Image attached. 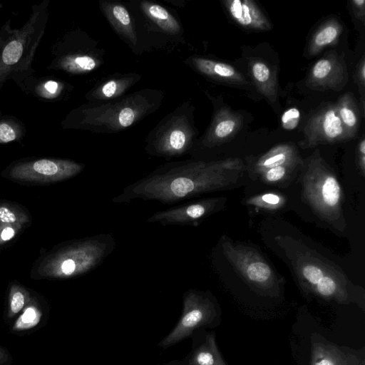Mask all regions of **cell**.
Listing matches in <instances>:
<instances>
[{"mask_svg": "<svg viewBox=\"0 0 365 365\" xmlns=\"http://www.w3.org/2000/svg\"><path fill=\"white\" fill-rule=\"evenodd\" d=\"M299 165H302V163H288L272 168L263 172L257 179L266 184L279 185L289 180Z\"/></svg>", "mask_w": 365, "mask_h": 365, "instance_id": "cell-26", "label": "cell"}, {"mask_svg": "<svg viewBox=\"0 0 365 365\" xmlns=\"http://www.w3.org/2000/svg\"><path fill=\"white\" fill-rule=\"evenodd\" d=\"M300 116V112L297 108L287 109L281 117L282 127L287 130L294 129L299 123Z\"/></svg>", "mask_w": 365, "mask_h": 365, "instance_id": "cell-31", "label": "cell"}, {"mask_svg": "<svg viewBox=\"0 0 365 365\" xmlns=\"http://www.w3.org/2000/svg\"><path fill=\"white\" fill-rule=\"evenodd\" d=\"M302 163L298 150L291 144H279L258 158L248 167L250 178L257 180L265 170L282 165Z\"/></svg>", "mask_w": 365, "mask_h": 365, "instance_id": "cell-17", "label": "cell"}, {"mask_svg": "<svg viewBox=\"0 0 365 365\" xmlns=\"http://www.w3.org/2000/svg\"><path fill=\"white\" fill-rule=\"evenodd\" d=\"M8 359V354L6 351L0 346V364L5 363Z\"/></svg>", "mask_w": 365, "mask_h": 365, "instance_id": "cell-38", "label": "cell"}, {"mask_svg": "<svg viewBox=\"0 0 365 365\" xmlns=\"http://www.w3.org/2000/svg\"><path fill=\"white\" fill-rule=\"evenodd\" d=\"M16 138L14 130L7 124H0V140L4 143L12 141Z\"/></svg>", "mask_w": 365, "mask_h": 365, "instance_id": "cell-35", "label": "cell"}, {"mask_svg": "<svg viewBox=\"0 0 365 365\" xmlns=\"http://www.w3.org/2000/svg\"><path fill=\"white\" fill-rule=\"evenodd\" d=\"M192 114L187 102L163 118L148 135L147 153L169 160L190 153L196 136Z\"/></svg>", "mask_w": 365, "mask_h": 365, "instance_id": "cell-6", "label": "cell"}, {"mask_svg": "<svg viewBox=\"0 0 365 365\" xmlns=\"http://www.w3.org/2000/svg\"><path fill=\"white\" fill-rule=\"evenodd\" d=\"M115 247V238L110 233L71 240L51 251L39 263L36 272L41 278L79 277L98 267Z\"/></svg>", "mask_w": 365, "mask_h": 365, "instance_id": "cell-3", "label": "cell"}, {"mask_svg": "<svg viewBox=\"0 0 365 365\" xmlns=\"http://www.w3.org/2000/svg\"><path fill=\"white\" fill-rule=\"evenodd\" d=\"M220 245L226 259L254 291L265 296H279V280L261 253L226 237L222 238Z\"/></svg>", "mask_w": 365, "mask_h": 365, "instance_id": "cell-7", "label": "cell"}, {"mask_svg": "<svg viewBox=\"0 0 365 365\" xmlns=\"http://www.w3.org/2000/svg\"><path fill=\"white\" fill-rule=\"evenodd\" d=\"M357 164L361 174L364 175L365 173V153L357 151Z\"/></svg>", "mask_w": 365, "mask_h": 365, "instance_id": "cell-36", "label": "cell"}, {"mask_svg": "<svg viewBox=\"0 0 365 365\" xmlns=\"http://www.w3.org/2000/svg\"><path fill=\"white\" fill-rule=\"evenodd\" d=\"M348 81L344 58L335 53H329L312 66L307 85L314 90H339Z\"/></svg>", "mask_w": 365, "mask_h": 365, "instance_id": "cell-13", "label": "cell"}, {"mask_svg": "<svg viewBox=\"0 0 365 365\" xmlns=\"http://www.w3.org/2000/svg\"><path fill=\"white\" fill-rule=\"evenodd\" d=\"M162 365H185V364L182 362V361L173 360L168 363L163 364Z\"/></svg>", "mask_w": 365, "mask_h": 365, "instance_id": "cell-39", "label": "cell"}, {"mask_svg": "<svg viewBox=\"0 0 365 365\" xmlns=\"http://www.w3.org/2000/svg\"><path fill=\"white\" fill-rule=\"evenodd\" d=\"M25 227L19 225L0 224V246L13 240Z\"/></svg>", "mask_w": 365, "mask_h": 365, "instance_id": "cell-32", "label": "cell"}, {"mask_svg": "<svg viewBox=\"0 0 365 365\" xmlns=\"http://www.w3.org/2000/svg\"><path fill=\"white\" fill-rule=\"evenodd\" d=\"M356 81L358 86L362 89L364 88L365 85V59L362 57L356 66Z\"/></svg>", "mask_w": 365, "mask_h": 365, "instance_id": "cell-34", "label": "cell"}, {"mask_svg": "<svg viewBox=\"0 0 365 365\" xmlns=\"http://www.w3.org/2000/svg\"><path fill=\"white\" fill-rule=\"evenodd\" d=\"M220 317L218 304L209 291L188 289L182 295V312L171 331L158 346L168 349L188 339L197 331L213 327Z\"/></svg>", "mask_w": 365, "mask_h": 365, "instance_id": "cell-8", "label": "cell"}, {"mask_svg": "<svg viewBox=\"0 0 365 365\" xmlns=\"http://www.w3.org/2000/svg\"><path fill=\"white\" fill-rule=\"evenodd\" d=\"M191 337L192 349L181 360L185 365H227L218 349L215 333L202 334L199 330Z\"/></svg>", "mask_w": 365, "mask_h": 365, "instance_id": "cell-15", "label": "cell"}, {"mask_svg": "<svg viewBox=\"0 0 365 365\" xmlns=\"http://www.w3.org/2000/svg\"><path fill=\"white\" fill-rule=\"evenodd\" d=\"M29 291L24 287L13 284L9 289L8 316L14 317L24 309L30 302Z\"/></svg>", "mask_w": 365, "mask_h": 365, "instance_id": "cell-27", "label": "cell"}, {"mask_svg": "<svg viewBox=\"0 0 365 365\" xmlns=\"http://www.w3.org/2000/svg\"><path fill=\"white\" fill-rule=\"evenodd\" d=\"M141 7L146 16L162 30L170 34H177L180 32V24L164 7L148 1H143Z\"/></svg>", "mask_w": 365, "mask_h": 365, "instance_id": "cell-24", "label": "cell"}, {"mask_svg": "<svg viewBox=\"0 0 365 365\" xmlns=\"http://www.w3.org/2000/svg\"><path fill=\"white\" fill-rule=\"evenodd\" d=\"M186 62L200 73L215 80L237 85L250 84L241 73L228 63L201 57H191Z\"/></svg>", "mask_w": 365, "mask_h": 365, "instance_id": "cell-18", "label": "cell"}, {"mask_svg": "<svg viewBox=\"0 0 365 365\" xmlns=\"http://www.w3.org/2000/svg\"><path fill=\"white\" fill-rule=\"evenodd\" d=\"M242 117L227 108H220L215 113L212 121L199 145L212 148L232 138L241 128Z\"/></svg>", "mask_w": 365, "mask_h": 365, "instance_id": "cell-14", "label": "cell"}, {"mask_svg": "<svg viewBox=\"0 0 365 365\" xmlns=\"http://www.w3.org/2000/svg\"><path fill=\"white\" fill-rule=\"evenodd\" d=\"M223 4L232 19L241 26L268 31L272 24L259 7L251 0H225Z\"/></svg>", "mask_w": 365, "mask_h": 365, "instance_id": "cell-16", "label": "cell"}, {"mask_svg": "<svg viewBox=\"0 0 365 365\" xmlns=\"http://www.w3.org/2000/svg\"><path fill=\"white\" fill-rule=\"evenodd\" d=\"M101 9L117 34L130 46H136V33L128 10L110 2H101Z\"/></svg>", "mask_w": 365, "mask_h": 365, "instance_id": "cell-19", "label": "cell"}, {"mask_svg": "<svg viewBox=\"0 0 365 365\" xmlns=\"http://www.w3.org/2000/svg\"><path fill=\"white\" fill-rule=\"evenodd\" d=\"M83 169V164L70 160L40 159L14 165L7 178L19 182L53 183L73 178Z\"/></svg>", "mask_w": 365, "mask_h": 365, "instance_id": "cell-9", "label": "cell"}, {"mask_svg": "<svg viewBox=\"0 0 365 365\" xmlns=\"http://www.w3.org/2000/svg\"><path fill=\"white\" fill-rule=\"evenodd\" d=\"M291 259L299 284L307 293L341 304L355 303L364 309V290L329 261L309 249L297 251Z\"/></svg>", "mask_w": 365, "mask_h": 365, "instance_id": "cell-2", "label": "cell"}, {"mask_svg": "<svg viewBox=\"0 0 365 365\" xmlns=\"http://www.w3.org/2000/svg\"><path fill=\"white\" fill-rule=\"evenodd\" d=\"M302 165L304 198L321 219L343 232L346 226L343 192L336 176L321 157L311 156Z\"/></svg>", "mask_w": 365, "mask_h": 365, "instance_id": "cell-5", "label": "cell"}, {"mask_svg": "<svg viewBox=\"0 0 365 365\" xmlns=\"http://www.w3.org/2000/svg\"><path fill=\"white\" fill-rule=\"evenodd\" d=\"M22 53V46L20 42L13 41L4 48L2 59L6 64L11 65L17 62Z\"/></svg>", "mask_w": 365, "mask_h": 365, "instance_id": "cell-30", "label": "cell"}, {"mask_svg": "<svg viewBox=\"0 0 365 365\" xmlns=\"http://www.w3.org/2000/svg\"><path fill=\"white\" fill-rule=\"evenodd\" d=\"M342 26L335 19H329L324 23L312 35L308 52L310 55H316L324 48L335 44L341 34Z\"/></svg>", "mask_w": 365, "mask_h": 365, "instance_id": "cell-23", "label": "cell"}, {"mask_svg": "<svg viewBox=\"0 0 365 365\" xmlns=\"http://www.w3.org/2000/svg\"><path fill=\"white\" fill-rule=\"evenodd\" d=\"M250 71L258 91L271 103L277 96V81L274 70L265 62L253 60L250 63Z\"/></svg>", "mask_w": 365, "mask_h": 365, "instance_id": "cell-21", "label": "cell"}, {"mask_svg": "<svg viewBox=\"0 0 365 365\" xmlns=\"http://www.w3.org/2000/svg\"><path fill=\"white\" fill-rule=\"evenodd\" d=\"M310 365H365V349L340 346L314 334L311 337Z\"/></svg>", "mask_w": 365, "mask_h": 365, "instance_id": "cell-12", "label": "cell"}, {"mask_svg": "<svg viewBox=\"0 0 365 365\" xmlns=\"http://www.w3.org/2000/svg\"><path fill=\"white\" fill-rule=\"evenodd\" d=\"M40 318L39 310L33 305L29 306L16 322L14 329L16 330L30 329L38 323Z\"/></svg>", "mask_w": 365, "mask_h": 365, "instance_id": "cell-29", "label": "cell"}, {"mask_svg": "<svg viewBox=\"0 0 365 365\" xmlns=\"http://www.w3.org/2000/svg\"><path fill=\"white\" fill-rule=\"evenodd\" d=\"M30 222L29 214L19 205L9 202H0V224L26 227Z\"/></svg>", "mask_w": 365, "mask_h": 365, "instance_id": "cell-25", "label": "cell"}, {"mask_svg": "<svg viewBox=\"0 0 365 365\" xmlns=\"http://www.w3.org/2000/svg\"><path fill=\"white\" fill-rule=\"evenodd\" d=\"M140 78V76L137 73L118 75L91 89L88 93V98L91 102H96L120 98Z\"/></svg>", "mask_w": 365, "mask_h": 365, "instance_id": "cell-20", "label": "cell"}, {"mask_svg": "<svg viewBox=\"0 0 365 365\" xmlns=\"http://www.w3.org/2000/svg\"><path fill=\"white\" fill-rule=\"evenodd\" d=\"M246 167L240 158L205 161L197 159L168 162L127 185L112 199L114 203L134 200L173 204L210 192L233 187Z\"/></svg>", "mask_w": 365, "mask_h": 365, "instance_id": "cell-1", "label": "cell"}, {"mask_svg": "<svg viewBox=\"0 0 365 365\" xmlns=\"http://www.w3.org/2000/svg\"><path fill=\"white\" fill-rule=\"evenodd\" d=\"M349 140L338 115L336 104H329L316 112L304 128V140L301 147L311 148Z\"/></svg>", "mask_w": 365, "mask_h": 365, "instance_id": "cell-11", "label": "cell"}, {"mask_svg": "<svg viewBox=\"0 0 365 365\" xmlns=\"http://www.w3.org/2000/svg\"><path fill=\"white\" fill-rule=\"evenodd\" d=\"M338 115L349 138L356 135L360 125V113L353 96L346 93L342 95L336 104Z\"/></svg>", "mask_w": 365, "mask_h": 365, "instance_id": "cell-22", "label": "cell"}, {"mask_svg": "<svg viewBox=\"0 0 365 365\" xmlns=\"http://www.w3.org/2000/svg\"><path fill=\"white\" fill-rule=\"evenodd\" d=\"M350 6L354 16L361 22L365 21V1L364 0H351Z\"/></svg>", "mask_w": 365, "mask_h": 365, "instance_id": "cell-33", "label": "cell"}, {"mask_svg": "<svg viewBox=\"0 0 365 365\" xmlns=\"http://www.w3.org/2000/svg\"><path fill=\"white\" fill-rule=\"evenodd\" d=\"M225 199L209 197L187 202L165 210L158 211L147 219L150 223L163 226H198L205 218L223 207Z\"/></svg>", "mask_w": 365, "mask_h": 365, "instance_id": "cell-10", "label": "cell"}, {"mask_svg": "<svg viewBox=\"0 0 365 365\" xmlns=\"http://www.w3.org/2000/svg\"><path fill=\"white\" fill-rule=\"evenodd\" d=\"M58 88V84L53 81H48L45 84V88L51 93H54Z\"/></svg>", "mask_w": 365, "mask_h": 365, "instance_id": "cell-37", "label": "cell"}, {"mask_svg": "<svg viewBox=\"0 0 365 365\" xmlns=\"http://www.w3.org/2000/svg\"><path fill=\"white\" fill-rule=\"evenodd\" d=\"M246 204L257 208L274 210L285 204V197L274 192H267L251 197L246 200Z\"/></svg>", "mask_w": 365, "mask_h": 365, "instance_id": "cell-28", "label": "cell"}, {"mask_svg": "<svg viewBox=\"0 0 365 365\" xmlns=\"http://www.w3.org/2000/svg\"><path fill=\"white\" fill-rule=\"evenodd\" d=\"M163 98L160 91L143 89L113 101L91 102L83 108V126L96 133L119 132L154 112Z\"/></svg>", "mask_w": 365, "mask_h": 365, "instance_id": "cell-4", "label": "cell"}]
</instances>
